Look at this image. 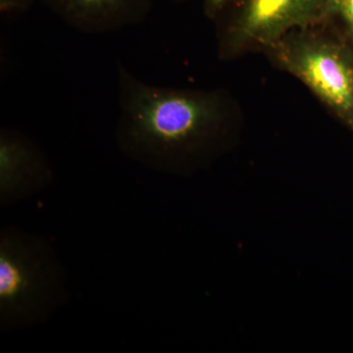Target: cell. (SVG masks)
<instances>
[{"instance_id": "5", "label": "cell", "mask_w": 353, "mask_h": 353, "mask_svg": "<svg viewBox=\"0 0 353 353\" xmlns=\"http://www.w3.org/2000/svg\"><path fill=\"white\" fill-rule=\"evenodd\" d=\"M53 172L36 143L16 130H0V203L7 208L51 185Z\"/></svg>"}, {"instance_id": "10", "label": "cell", "mask_w": 353, "mask_h": 353, "mask_svg": "<svg viewBox=\"0 0 353 353\" xmlns=\"http://www.w3.org/2000/svg\"><path fill=\"white\" fill-rule=\"evenodd\" d=\"M173 1H175V2H183V1H185V0H173Z\"/></svg>"}, {"instance_id": "2", "label": "cell", "mask_w": 353, "mask_h": 353, "mask_svg": "<svg viewBox=\"0 0 353 353\" xmlns=\"http://www.w3.org/2000/svg\"><path fill=\"white\" fill-rule=\"evenodd\" d=\"M67 299L66 276L43 238L8 227L0 234V327L18 331L46 321Z\"/></svg>"}, {"instance_id": "7", "label": "cell", "mask_w": 353, "mask_h": 353, "mask_svg": "<svg viewBox=\"0 0 353 353\" xmlns=\"http://www.w3.org/2000/svg\"><path fill=\"white\" fill-rule=\"evenodd\" d=\"M322 25L353 48V0H329Z\"/></svg>"}, {"instance_id": "6", "label": "cell", "mask_w": 353, "mask_h": 353, "mask_svg": "<svg viewBox=\"0 0 353 353\" xmlns=\"http://www.w3.org/2000/svg\"><path fill=\"white\" fill-rule=\"evenodd\" d=\"M62 22L87 34H109L145 22L152 0H39Z\"/></svg>"}, {"instance_id": "4", "label": "cell", "mask_w": 353, "mask_h": 353, "mask_svg": "<svg viewBox=\"0 0 353 353\" xmlns=\"http://www.w3.org/2000/svg\"><path fill=\"white\" fill-rule=\"evenodd\" d=\"M328 2L236 0L224 13H229L227 19L219 20L218 54L229 60L250 51H265L290 32L322 24Z\"/></svg>"}, {"instance_id": "1", "label": "cell", "mask_w": 353, "mask_h": 353, "mask_svg": "<svg viewBox=\"0 0 353 353\" xmlns=\"http://www.w3.org/2000/svg\"><path fill=\"white\" fill-rule=\"evenodd\" d=\"M115 139L130 159L152 170L187 175L233 143L238 112L222 90L152 85L118 65Z\"/></svg>"}, {"instance_id": "3", "label": "cell", "mask_w": 353, "mask_h": 353, "mask_svg": "<svg viewBox=\"0 0 353 353\" xmlns=\"http://www.w3.org/2000/svg\"><path fill=\"white\" fill-rule=\"evenodd\" d=\"M353 132V48L326 26L294 30L265 50Z\"/></svg>"}, {"instance_id": "8", "label": "cell", "mask_w": 353, "mask_h": 353, "mask_svg": "<svg viewBox=\"0 0 353 353\" xmlns=\"http://www.w3.org/2000/svg\"><path fill=\"white\" fill-rule=\"evenodd\" d=\"M203 12L210 20L219 19L221 16L227 12L234 6L236 0H202Z\"/></svg>"}, {"instance_id": "9", "label": "cell", "mask_w": 353, "mask_h": 353, "mask_svg": "<svg viewBox=\"0 0 353 353\" xmlns=\"http://www.w3.org/2000/svg\"><path fill=\"white\" fill-rule=\"evenodd\" d=\"M39 0H0V13L2 15H15L27 12Z\"/></svg>"}]
</instances>
